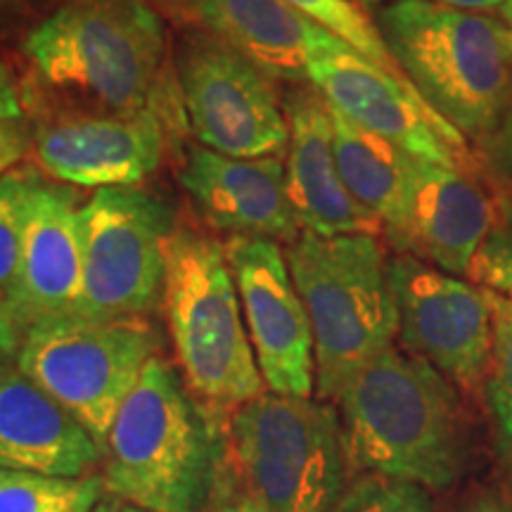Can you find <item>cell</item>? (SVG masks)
Listing matches in <instances>:
<instances>
[{"label":"cell","instance_id":"1","mask_svg":"<svg viewBox=\"0 0 512 512\" xmlns=\"http://www.w3.org/2000/svg\"><path fill=\"white\" fill-rule=\"evenodd\" d=\"M344 456L351 477L384 475L444 491L467 465V399L403 349H387L339 394Z\"/></svg>","mask_w":512,"mask_h":512},{"label":"cell","instance_id":"2","mask_svg":"<svg viewBox=\"0 0 512 512\" xmlns=\"http://www.w3.org/2000/svg\"><path fill=\"white\" fill-rule=\"evenodd\" d=\"M223 422L162 356L143 375L107 437L105 489L147 512H211L221 477Z\"/></svg>","mask_w":512,"mask_h":512},{"label":"cell","instance_id":"3","mask_svg":"<svg viewBox=\"0 0 512 512\" xmlns=\"http://www.w3.org/2000/svg\"><path fill=\"white\" fill-rule=\"evenodd\" d=\"M377 29L430 110L475 147L512 93V36L501 17L437 0H394Z\"/></svg>","mask_w":512,"mask_h":512},{"label":"cell","instance_id":"4","mask_svg":"<svg viewBox=\"0 0 512 512\" xmlns=\"http://www.w3.org/2000/svg\"><path fill=\"white\" fill-rule=\"evenodd\" d=\"M332 403L261 394L223 422L219 482L261 512H335L347 489Z\"/></svg>","mask_w":512,"mask_h":512},{"label":"cell","instance_id":"5","mask_svg":"<svg viewBox=\"0 0 512 512\" xmlns=\"http://www.w3.org/2000/svg\"><path fill=\"white\" fill-rule=\"evenodd\" d=\"M285 259L311 323L316 396L332 403L399 335L389 259L375 235L309 230L285 245Z\"/></svg>","mask_w":512,"mask_h":512},{"label":"cell","instance_id":"6","mask_svg":"<svg viewBox=\"0 0 512 512\" xmlns=\"http://www.w3.org/2000/svg\"><path fill=\"white\" fill-rule=\"evenodd\" d=\"M164 309L185 387L216 418L266 394L226 247L174 228L164 249Z\"/></svg>","mask_w":512,"mask_h":512},{"label":"cell","instance_id":"7","mask_svg":"<svg viewBox=\"0 0 512 512\" xmlns=\"http://www.w3.org/2000/svg\"><path fill=\"white\" fill-rule=\"evenodd\" d=\"M24 53L50 86L98 114H136L155 102L166 29L143 0H67L31 31Z\"/></svg>","mask_w":512,"mask_h":512},{"label":"cell","instance_id":"8","mask_svg":"<svg viewBox=\"0 0 512 512\" xmlns=\"http://www.w3.org/2000/svg\"><path fill=\"white\" fill-rule=\"evenodd\" d=\"M159 332L145 318H48L24 330L17 370L60 403L100 451L143 370L159 356Z\"/></svg>","mask_w":512,"mask_h":512},{"label":"cell","instance_id":"9","mask_svg":"<svg viewBox=\"0 0 512 512\" xmlns=\"http://www.w3.org/2000/svg\"><path fill=\"white\" fill-rule=\"evenodd\" d=\"M83 285L74 316L145 318L164 297L174 209L140 188H102L79 209Z\"/></svg>","mask_w":512,"mask_h":512},{"label":"cell","instance_id":"10","mask_svg":"<svg viewBox=\"0 0 512 512\" xmlns=\"http://www.w3.org/2000/svg\"><path fill=\"white\" fill-rule=\"evenodd\" d=\"M401 349L482 401L491 361V313L482 287L408 254L389 259Z\"/></svg>","mask_w":512,"mask_h":512},{"label":"cell","instance_id":"11","mask_svg":"<svg viewBox=\"0 0 512 512\" xmlns=\"http://www.w3.org/2000/svg\"><path fill=\"white\" fill-rule=\"evenodd\" d=\"M190 128L202 147L238 159L280 157L290 126L275 81L238 50L211 36H192L178 55Z\"/></svg>","mask_w":512,"mask_h":512},{"label":"cell","instance_id":"12","mask_svg":"<svg viewBox=\"0 0 512 512\" xmlns=\"http://www.w3.org/2000/svg\"><path fill=\"white\" fill-rule=\"evenodd\" d=\"M309 83L351 124L399 145L422 162L489 174L470 143L422 102L415 88L335 38L313 57Z\"/></svg>","mask_w":512,"mask_h":512},{"label":"cell","instance_id":"13","mask_svg":"<svg viewBox=\"0 0 512 512\" xmlns=\"http://www.w3.org/2000/svg\"><path fill=\"white\" fill-rule=\"evenodd\" d=\"M223 247L266 389L311 399L316 392L313 332L285 252L264 238H230Z\"/></svg>","mask_w":512,"mask_h":512},{"label":"cell","instance_id":"14","mask_svg":"<svg viewBox=\"0 0 512 512\" xmlns=\"http://www.w3.org/2000/svg\"><path fill=\"white\" fill-rule=\"evenodd\" d=\"M512 190L491 174H465L418 159L408 219L396 254L467 278L472 261L501 221Z\"/></svg>","mask_w":512,"mask_h":512},{"label":"cell","instance_id":"15","mask_svg":"<svg viewBox=\"0 0 512 512\" xmlns=\"http://www.w3.org/2000/svg\"><path fill=\"white\" fill-rule=\"evenodd\" d=\"M34 155L55 181L138 188L162 162L164 126L155 102L136 114H74L38 128Z\"/></svg>","mask_w":512,"mask_h":512},{"label":"cell","instance_id":"16","mask_svg":"<svg viewBox=\"0 0 512 512\" xmlns=\"http://www.w3.org/2000/svg\"><path fill=\"white\" fill-rule=\"evenodd\" d=\"M283 110L290 126L285 181L299 230L316 235H384L382 223L354 200L335 155L332 110L311 83L294 86Z\"/></svg>","mask_w":512,"mask_h":512},{"label":"cell","instance_id":"17","mask_svg":"<svg viewBox=\"0 0 512 512\" xmlns=\"http://www.w3.org/2000/svg\"><path fill=\"white\" fill-rule=\"evenodd\" d=\"M74 200L67 185L38 181L31 190L17 271L3 299L19 328L74 316L83 285L81 207Z\"/></svg>","mask_w":512,"mask_h":512},{"label":"cell","instance_id":"18","mask_svg":"<svg viewBox=\"0 0 512 512\" xmlns=\"http://www.w3.org/2000/svg\"><path fill=\"white\" fill-rule=\"evenodd\" d=\"M181 185L204 219L230 238L290 245L302 233L287 200L285 162L280 157L238 159L195 147L183 164Z\"/></svg>","mask_w":512,"mask_h":512},{"label":"cell","instance_id":"19","mask_svg":"<svg viewBox=\"0 0 512 512\" xmlns=\"http://www.w3.org/2000/svg\"><path fill=\"white\" fill-rule=\"evenodd\" d=\"M102 451L91 434L15 368L0 373V470L88 477Z\"/></svg>","mask_w":512,"mask_h":512},{"label":"cell","instance_id":"20","mask_svg":"<svg viewBox=\"0 0 512 512\" xmlns=\"http://www.w3.org/2000/svg\"><path fill=\"white\" fill-rule=\"evenodd\" d=\"M192 12L268 79L294 86L309 83L313 57L337 38L285 0H192Z\"/></svg>","mask_w":512,"mask_h":512},{"label":"cell","instance_id":"21","mask_svg":"<svg viewBox=\"0 0 512 512\" xmlns=\"http://www.w3.org/2000/svg\"><path fill=\"white\" fill-rule=\"evenodd\" d=\"M332 128L339 174L354 200L382 223L384 238L396 249L406 230L418 159L399 145L351 124L335 110Z\"/></svg>","mask_w":512,"mask_h":512},{"label":"cell","instance_id":"22","mask_svg":"<svg viewBox=\"0 0 512 512\" xmlns=\"http://www.w3.org/2000/svg\"><path fill=\"white\" fill-rule=\"evenodd\" d=\"M102 477H53L0 470V512H93L105 494Z\"/></svg>","mask_w":512,"mask_h":512},{"label":"cell","instance_id":"23","mask_svg":"<svg viewBox=\"0 0 512 512\" xmlns=\"http://www.w3.org/2000/svg\"><path fill=\"white\" fill-rule=\"evenodd\" d=\"M491 313V361L484 399L491 408L498 444L512 467V299L482 287Z\"/></svg>","mask_w":512,"mask_h":512},{"label":"cell","instance_id":"24","mask_svg":"<svg viewBox=\"0 0 512 512\" xmlns=\"http://www.w3.org/2000/svg\"><path fill=\"white\" fill-rule=\"evenodd\" d=\"M285 3L313 19L323 29H328L330 34L342 38L347 46L354 48L356 53H361L366 60L377 64L384 72L408 81L392 53H389L377 24L363 12L361 5L351 3V0H285Z\"/></svg>","mask_w":512,"mask_h":512},{"label":"cell","instance_id":"25","mask_svg":"<svg viewBox=\"0 0 512 512\" xmlns=\"http://www.w3.org/2000/svg\"><path fill=\"white\" fill-rule=\"evenodd\" d=\"M335 512H437L425 486L384 475H358Z\"/></svg>","mask_w":512,"mask_h":512},{"label":"cell","instance_id":"26","mask_svg":"<svg viewBox=\"0 0 512 512\" xmlns=\"http://www.w3.org/2000/svg\"><path fill=\"white\" fill-rule=\"evenodd\" d=\"M36 183L38 178L29 171H10L0 178V290L3 292L15 278L24 216Z\"/></svg>","mask_w":512,"mask_h":512},{"label":"cell","instance_id":"27","mask_svg":"<svg viewBox=\"0 0 512 512\" xmlns=\"http://www.w3.org/2000/svg\"><path fill=\"white\" fill-rule=\"evenodd\" d=\"M467 280L512 299V197L501 221L472 261Z\"/></svg>","mask_w":512,"mask_h":512},{"label":"cell","instance_id":"28","mask_svg":"<svg viewBox=\"0 0 512 512\" xmlns=\"http://www.w3.org/2000/svg\"><path fill=\"white\" fill-rule=\"evenodd\" d=\"M477 157L486 169L512 190V93L505 102L496 126L477 147Z\"/></svg>","mask_w":512,"mask_h":512},{"label":"cell","instance_id":"29","mask_svg":"<svg viewBox=\"0 0 512 512\" xmlns=\"http://www.w3.org/2000/svg\"><path fill=\"white\" fill-rule=\"evenodd\" d=\"M34 147V136L24 121H0V178L10 174L15 164Z\"/></svg>","mask_w":512,"mask_h":512},{"label":"cell","instance_id":"30","mask_svg":"<svg viewBox=\"0 0 512 512\" xmlns=\"http://www.w3.org/2000/svg\"><path fill=\"white\" fill-rule=\"evenodd\" d=\"M0 121H22V98L15 74L5 62H0Z\"/></svg>","mask_w":512,"mask_h":512},{"label":"cell","instance_id":"31","mask_svg":"<svg viewBox=\"0 0 512 512\" xmlns=\"http://www.w3.org/2000/svg\"><path fill=\"white\" fill-rule=\"evenodd\" d=\"M19 342H22V337H19L17 320L12 318L8 306L0 299V373H3L5 368H10L8 363L12 356H17Z\"/></svg>","mask_w":512,"mask_h":512},{"label":"cell","instance_id":"32","mask_svg":"<svg viewBox=\"0 0 512 512\" xmlns=\"http://www.w3.org/2000/svg\"><path fill=\"white\" fill-rule=\"evenodd\" d=\"M211 512H261L256 505H252L247 498L235 494L233 489H228L226 484L219 482V489H216L214 505H211Z\"/></svg>","mask_w":512,"mask_h":512},{"label":"cell","instance_id":"33","mask_svg":"<svg viewBox=\"0 0 512 512\" xmlns=\"http://www.w3.org/2000/svg\"><path fill=\"white\" fill-rule=\"evenodd\" d=\"M441 5H448V8H456V10H465V12H494L501 10L505 0H437Z\"/></svg>","mask_w":512,"mask_h":512},{"label":"cell","instance_id":"34","mask_svg":"<svg viewBox=\"0 0 512 512\" xmlns=\"http://www.w3.org/2000/svg\"><path fill=\"white\" fill-rule=\"evenodd\" d=\"M470 512H512L510 505H503V503H496V501H486L482 505H477V508H472Z\"/></svg>","mask_w":512,"mask_h":512},{"label":"cell","instance_id":"35","mask_svg":"<svg viewBox=\"0 0 512 512\" xmlns=\"http://www.w3.org/2000/svg\"><path fill=\"white\" fill-rule=\"evenodd\" d=\"M498 12H501V19H503V24H505V27H508L510 36H512V0H505V3H503V8L498 10Z\"/></svg>","mask_w":512,"mask_h":512},{"label":"cell","instance_id":"36","mask_svg":"<svg viewBox=\"0 0 512 512\" xmlns=\"http://www.w3.org/2000/svg\"><path fill=\"white\" fill-rule=\"evenodd\" d=\"M93 512H119V503H105V501H102Z\"/></svg>","mask_w":512,"mask_h":512},{"label":"cell","instance_id":"37","mask_svg":"<svg viewBox=\"0 0 512 512\" xmlns=\"http://www.w3.org/2000/svg\"><path fill=\"white\" fill-rule=\"evenodd\" d=\"M351 3L361 5V8H373V5H377V3H382V0H351Z\"/></svg>","mask_w":512,"mask_h":512},{"label":"cell","instance_id":"38","mask_svg":"<svg viewBox=\"0 0 512 512\" xmlns=\"http://www.w3.org/2000/svg\"><path fill=\"white\" fill-rule=\"evenodd\" d=\"M119 512H147V510H140V508H133V505L121 503V505H119Z\"/></svg>","mask_w":512,"mask_h":512}]
</instances>
